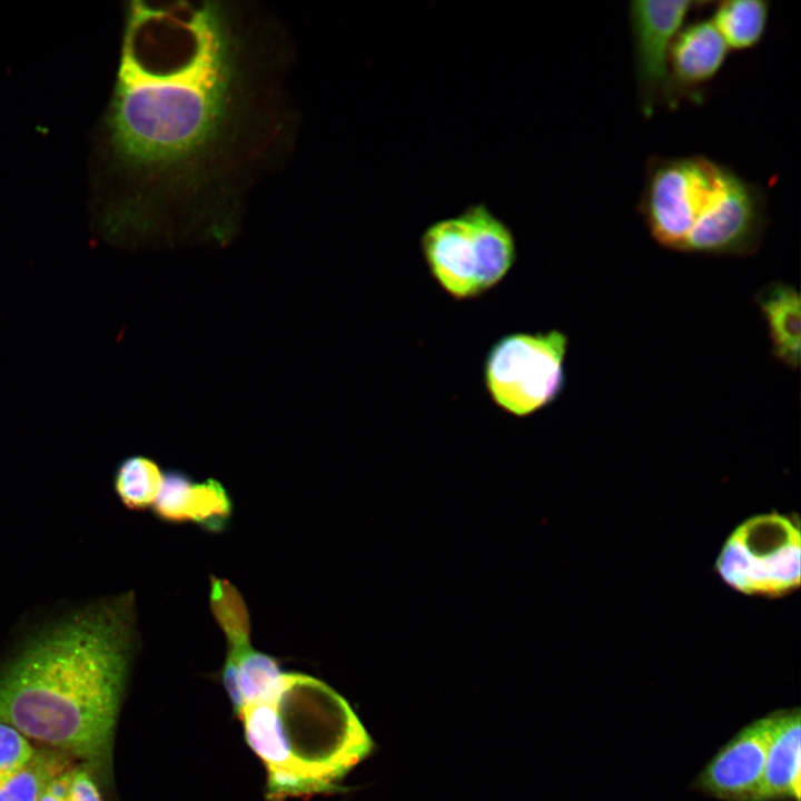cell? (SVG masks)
<instances>
[{"label":"cell","instance_id":"1","mask_svg":"<svg viewBox=\"0 0 801 801\" xmlns=\"http://www.w3.org/2000/svg\"><path fill=\"white\" fill-rule=\"evenodd\" d=\"M108 118L119 215L225 229L289 155L293 46L244 1L130 3Z\"/></svg>","mask_w":801,"mask_h":801},{"label":"cell","instance_id":"2","mask_svg":"<svg viewBox=\"0 0 801 801\" xmlns=\"http://www.w3.org/2000/svg\"><path fill=\"white\" fill-rule=\"evenodd\" d=\"M134 596L78 610L29 637L0 669V721L108 767L135 636Z\"/></svg>","mask_w":801,"mask_h":801},{"label":"cell","instance_id":"3","mask_svg":"<svg viewBox=\"0 0 801 801\" xmlns=\"http://www.w3.org/2000/svg\"><path fill=\"white\" fill-rule=\"evenodd\" d=\"M248 746L266 768V797L340 791L347 773L374 751V741L349 703L313 676L284 673L265 700L238 714Z\"/></svg>","mask_w":801,"mask_h":801},{"label":"cell","instance_id":"4","mask_svg":"<svg viewBox=\"0 0 801 801\" xmlns=\"http://www.w3.org/2000/svg\"><path fill=\"white\" fill-rule=\"evenodd\" d=\"M636 209L660 246L686 254L749 256L768 226L764 189L703 155L650 157Z\"/></svg>","mask_w":801,"mask_h":801},{"label":"cell","instance_id":"5","mask_svg":"<svg viewBox=\"0 0 801 801\" xmlns=\"http://www.w3.org/2000/svg\"><path fill=\"white\" fill-rule=\"evenodd\" d=\"M715 568L742 594L778 597L792 593L801 581L798 518L771 512L745 520L725 540Z\"/></svg>","mask_w":801,"mask_h":801},{"label":"cell","instance_id":"6","mask_svg":"<svg viewBox=\"0 0 801 801\" xmlns=\"http://www.w3.org/2000/svg\"><path fill=\"white\" fill-rule=\"evenodd\" d=\"M568 340L564 333H514L498 339L484 366L492 400L515 416H527L553 403L565 385Z\"/></svg>","mask_w":801,"mask_h":801},{"label":"cell","instance_id":"7","mask_svg":"<svg viewBox=\"0 0 801 801\" xmlns=\"http://www.w3.org/2000/svg\"><path fill=\"white\" fill-rule=\"evenodd\" d=\"M699 2L636 0L627 8L639 109L651 118L664 101L673 40Z\"/></svg>","mask_w":801,"mask_h":801},{"label":"cell","instance_id":"8","mask_svg":"<svg viewBox=\"0 0 801 801\" xmlns=\"http://www.w3.org/2000/svg\"><path fill=\"white\" fill-rule=\"evenodd\" d=\"M779 712L772 711L740 729L705 764L694 787L725 801H759Z\"/></svg>","mask_w":801,"mask_h":801},{"label":"cell","instance_id":"9","mask_svg":"<svg viewBox=\"0 0 801 801\" xmlns=\"http://www.w3.org/2000/svg\"><path fill=\"white\" fill-rule=\"evenodd\" d=\"M421 247L431 275L452 297L469 299L492 288L477 238L463 212L428 226Z\"/></svg>","mask_w":801,"mask_h":801},{"label":"cell","instance_id":"10","mask_svg":"<svg viewBox=\"0 0 801 801\" xmlns=\"http://www.w3.org/2000/svg\"><path fill=\"white\" fill-rule=\"evenodd\" d=\"M729 48L710 19L684 24L676 33L669 58L664 96L668 107L701 97V89L721 70Z\"/></svg>","mask_w":801,"mask_h":801},{"label":"cell","instance_id":"11","mask_svg":"<svg viewBox=\"0 0 801 801\" xmlns=\"http://www.w3.org/2000/svg\"><path fill=\"white\" fill-rule=\"evenodd\" d=\"M801 800V711L781 709L769 745L759 801Z\"/></svg>","mask_w":801,"mask_h":801},{"label":"cell","instance_id":"12","mask_svg":"<svg viewBox=\"0 0 801 801\" xmlns=\"http://www.w3.org/2000/svg\"><path fill=\"white\" fill-rule=\"evenodd\" d=\"M756 304L765 322L774 357L791 369L800 365L801 300L798 289L783 281L763 287Z\"/></svg>","mask_w":801,"mask_h":801},{"label":"cell","instance_id":"13","mask_svg":"<svg viewBox=\"0 0 801 801\" xmlns=\"http://www.w3.org/2000/svg\"><path fill=\"white\" fill-rule=\"evenodd\" d=\"M769 16V1L726 0L716 3L710 20L730 50H746L763 39Z\"/></svg>","mask_w":801,"mask_h":801},{"label":"cell","instance_id":"14","mask_svg":"<svg viewBox=\"0 0 801 801\" xmlns=\"http://www.w3.org/2000/svg\"><path fill=\"white\" fill-rule=\"evenodd\" d=\"M209 606L222 631L227 654H238L250 647V616L238 589L226 578L210 576Z\"/></svg>","mask_w":801,"mask_h":801},{"label":"cell","instance_id":"15","mask_svg":"<svg viewBox=\"0 0 801 801\" xmlns=\"http://www.w3.org/2000/svg\"><path fill=\"white\" fill-rule=\"evenodd\" d=\"M162 475L160 467L151 458L142 455L129 456L116 469L113 488L125 507L145 511L154 505Z\"/></svg>","mask_w":801,"mask_h":801},{"label":"cell","instance_id":"16","mask_svg":"<svg viewBox=\"0 0 801 801\" xmlns=\"http://www.w3.org/2000/svg\"><path fill=\"white\" fill-rule=\"evenodd\" d=\"M226 659L234 664L235 680L244 706L268 698L278 686L285 672L276 657L251 646Z\"/></svg>","mask_w":801,"mask_h":801},{"label":"cell","instance_id":"17","mask_svg":"<svg viewBox=\"0 0 801 801\" xmlns=\"http://www.w3.org/2000/svg\"><path fill=\"white\" fill-rule=\"evenodd\" d=\"M233 510V500L220 482L214 478L192 482L186 502V522L219 534L229 525Z\"/></svg>","mask_w":801,"mask_h":801},{"label":"cell","instance_id":"18","mask_svg":"<svg viewBox=\"0 0 801 801\" xmlns=\"http://www.w3.org/2000/svg\"><path fill=\"white\" fill-rule=\"evenodd\" d=\"M192 479L181 471H167L152 505L155 515L171 524L186 523V502Z\"/></svg>","mask_w":801,"mask_h":801},{"label":"cell","instance_id":"19","mask_svg":"<svg viewBox=\"0 0 801 801\" xmlns=\"http://www.w3.org/2000/svg\"><path fill=\"white\" fill-rule=\"evenodd\" d=\"M55 773L52 764L43 755L36 754L0 788V801H38L43 787Z\"/></svg>","mask_w":801,"mask_h":801},{"label":"cell","instance_id":"20","mask_svg":"<svg viewBox=\"0 0 801 801\" xmlns=\"http://www.w3.org/2000/svg\"><path fill=\"white\" fill-rule=\"evenodd\" d=\"M36 754L24 735L0 721V788L21 771Z\"/></svg>","mask_w":801,"mask_h":801},{"label":"cell","instance_id":"21","mask_svg":"<svg viewBox=\"0 0 801 801\" xmlns=\"http://www.w3.org/2000/svg\"><path fill=\"white\" fill-rule=\"evenodd\" d=\"M69 801H101L99 791L86 769L71 770Z\"/></svg>","mask_w":801,"mask_h":801},{"label":"cell","instance_id":"22","mask_svg":"<svg viewBox=\"0 0 801 801\" xmlns=\"http://www.w3.org/2000/svg\"><path fill=\"white\" fill-rule=\"evenodd\" d=\"M71 770L56 772L43 787L38 801H69Z\"/></svg>","mask_w":801,"mask_h":801}]
</instances>
